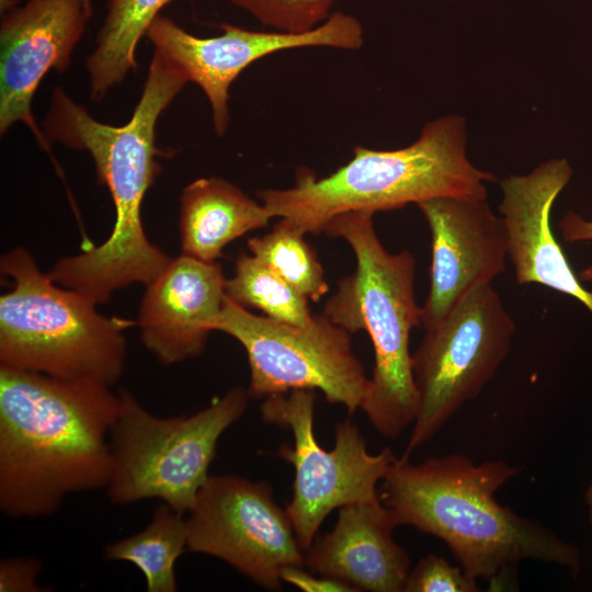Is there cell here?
I'll use <instances>...</instances> for the list:
<instances>
[{"mask_svg":"<svg viewBox=\"0 0 592 592\" xmlns=\"http://www.w3.org/2000/svg\"><path fill=\"white\" fill-rule=\"evenodd\" d=\"M172 1L175 0H109L95 47L86 61L93 101H102L110 89L137 69L139 41L162 8Z\"/></svg>","mask_w":592,"mask_h":592,"instance_id":"obj_19","label":"cell"},{"mask_svg":"<svg viewBox=\"0 0 592 592\" xmlns=\"http://www.w3.org/2000/svg\"><path fill=\"white\" fill-rule=\"evenodd\" d=\"M373 216L348 212L327 224L323 232L349 243L356 266L338 283L322 314L350 333H368L375 364L361 409L380 435L396 439L418 413L409 340L411 330L421 325L422 309L414 297L413 255L386 250Z\"/></svg>","mask_w":592,"mask_h":592,"instance_id":"obj_5","label":"cell"},{"mask_svg":"<svg viewBox=\"0 0 592 592\" xmlns=\"http://www.w3.org/2000/svg\"><path fill=\"white\" fill-rule=\"evenodd\" d=\"M208 329L229 334L243 346L251 398L320 390L328 402L353 414L367 394L369 378L353 353L350 332L325 314L314 315L308 326H293L251 314L226 295Z\"/></svg>","mask_w":592,"mask_h":592,"instance_id":"obj_8","label":"cell"},{"mask_svg":"<svg viewBox=\"0 0 592 592\" xmlns=\"http://www.w3.org/2000/svg\"><path fill=\"white\" fill-rule=\"evenodd\" d=\"M118 394L91 379L0 366V511L55 514L72 494L105 489Z\"/></svg>","mask_w":592,"mask_h":592,"instance_id":"obj_2","label":"cell"},{"mask_svg":"<svg viewBox=\"0 0 592 592\" xmlns=\"http://www.w3.org/2000/svg\"><path fill=\"white\" fill-rule=\"evenodd\" d=\"M270 210L220 178H202L180 197L179 230L182 254L215 263L224 248L249 231L265 227Z\"/></svg>","mask_w":592,"mask_h":592,"instance_id":"obj_18","label":"cell"},{"mask_svg":"<svg viewBox=\"0 0 592 592\" xmlns=\"http://www.w3.org/2000/svg\"><path fill=\"white\" fill-rule=\"evenodd\" d=\"M515 323L491 283L468 292L412 354L419 408L402 458L479 395L506 358Z\"/></svg>","mask_w":592,"mask_h":592,"instance_id":"obj_9","label":"cell"},{"mask_svg":"<svg viewBox=\"0 0 592 592\" xmlns=\"http://www.w3.org/2000/svg\"><path fill=\"white\" fill-rule=\"evenodd\" d=\"M397 527L380 498L340 508L333 528L316 537L305 565L357 591L401 592L410 572L407 551L392 538Z\"/></svg>","mask_w":592,"mask_h":592,"instance_id":"obj_17","label":"cell"},{"mask_svg":"<svg viewBox=\"0 0 592 592\" xmlns=\"http://www.w3.org/2000/svg\"><path fill=\"white\" fill-rule=\"evenodd\" d=\"M223 33L198 37L173 20L158 15L147 37L155 49L168 56L206 95L217 136L229 123V87L252 62L273 53L298 47L358 49L364 43L361 22L353 15L333 12L327 21L306 33L252 31L229 23Z\"/></svg>","mask_w":592,"mask_h":592,"instance_id":"obj_12","label":"cell"},{"mask_svg":"<svg viewBox=\"0 0 592 592\" xmlns=\"http://www.w3.org/2000/svg\"><path fill=\"white\" fill-rule=\"evenodd\" d=\"M431 231L430 289L421 307L425 330L439 325L468 292L505 267L504 224L487 198L443 196L417 204Z\"/></svg>","mask_w":592,"mask_h":592,"instance_id":"obj_14","label":"cell"},{"mask_svg":"<svg viewBox=\"0 0 592 592\" xmlns=\"http://www.w3.org/2000/svg\"><path fill=\"white\" fill-rule=\"evenodd\" d=\"M316 390L295 389L264 398V422L288 429L294 444L283 443L278 457L295 469L293 496L285 510L306 551L335 509L379 499L377 483L397 462L390 448L372 454L358 426L345 419L335 425V441L327 451L318 444L314 417Z\"/></svg>","mask_w":592,"mask_h":592,"instance_id":"obj_10","label":"cell"},{"mask_svg":"<svg viewBox=\"0 0 592 592\" xmlns=\"http://www.w3.org/2000/svg\"><path fill=\"white\" fill-rule=\"evenodd\" d=\"M226 277L221 266L184 254L146 285L138 327L143 344L164 365L198 356L208 322L221 309Z\"/></svg>","mask_w":592,"mask_h":592,"instance_id":"obj_16","label":"cell"},{"mask_svg":"<svg viewBox=\"0 0 592 592\" xmlns=\"http://www.w3.org/2000/svg\"><path fill=\"white\" fill-rule=\"evenodd\" d=\"M305 235L281 218L269 234L249 239L248 248L252 255L305 297L319 301L329 287L323 267Z\"/></svg>","mask_w":592,"mask_h":592,"instance_id":"obj_22","label":"cell"},{"mask_svg":"<svg viewBox=\"0 0 592 592\" xmlns=\"http://www.w3.org/2000/svg\"><path fill=\"white\" fill-rule=\"evenodd\" d=\"M92 14L91 0H27L1 12L2 136L12 124L23 123L53 159L50 143L32 112L33 96L49 70L68 69Z\"/></svg>","mask_w":592,"mask_h":592,"instance_id":"obj_13","label":"cell"},{"mask_svg":"<svg viewBox=\"0 0 592 592\" xmlns=\"http://www.w3.org/2000/svg\"><path fill=\"white\" fill-rule=\"evenodd\" d=\"M185 548L186 519L162 502L143 531L107 544L103 555L133 563L145 577L147 592H175V562Z\"/></svg>","mask_w":592,"mask_h":592,"instance_id":"obj_20","label":"cell"},{"mask_svg":"<svg viewBox=\"0 0 592 592\" xmlns=\"http://www.w3.org/2000/svg\"><path fill=\"white\" fill-rule=\"evenodd\" d=\"M585 503L588 505L589 521L592 527V482L585 491Z\"/></svg>","mask_w":592,"mask_h":592,"instance_id":"obj_28","label":"cell"},{"mask_svg":"<svg viewBox=\"0 0 592 592\" xmlns=\"http://www.w3.org/2000/svg\"><path fill=\"white\" fill-rule=\"evenodd\" d=\"M187 549L218 558L267 590H280L281 571L304 566L285 509L266 481L210 475L187 512Z\"/></svg>","mask_w":592,"mask_h":592,"instance_id":"obj_11","label":"cell"},{"mask_svg":"<svg viewBox=\"0 0 592 592\" xmlns=\"http://www.w3.org/2000/svg\"><path fill=\"white\" fill-rule=\"evenodd\" d=\"M572 177L570 163L553 159L524 175L501 181L499 206L508 255L520 284H540L579 300L592 314V291L573 272L550 226L553 205Z\"/></svg>","mask_w":592,"mask_h":592,"instance_id":"obj_15","label":"cell"},{"mask_svg":"<svg viewBox=\"0 0 592 592\" xmlns=\"http://www.w3.org/2000/svg\"><path fill=\"white\" fill-rule=\"evenodd\" d=\"M225 292L237 304L257 308L283 323L305 327L314 318L308 298L252 254L237 257Z\"/></svg>","mask_w":592,"mask_h":592,"instance_id":"obj_21","label":"cell"},{"mask_svg":"<svg viewBox=\"0 0 592 592\" xmlns=\"http://www.w3.org/2000/svg\"><path fill=\"white\" fill-rule=\"evenodd\" d=\"M304 566H287L281 571V579L305 592H355L351 584L332 577H316L303 569Z\"/></svg>","mask_w":592,"mask_h":592,"instance_id":"obj_26","label":"cell"},{"mask_svg":"<svg viewBox=\"0 0 592 592\" xmlns=\"http://www.w3.org/2000/svg\"><path fill=\"white\" fill-rule=\"evenodd\" d=\"M561 236L569 243H589L592 246V220L574 212H568L559 221ZM581 282L592 284V263L579 273Z\"/></svg>","mask_w":592,"mask_h":592,"instance_id":"obj_27","label":"cell"},{"mask_svg":"<svg viewBox=\"0 0 592 592\" xmlns=\"http://www.w3.org/2000/svg\"><path fill=\"white\" fill-rule=\"evenodd\" d=\"M189 82L163 53L153 49L141 95L130 119L122 126L96 121L60 87L53 90L42 129L52 144L87 150L98 180L107 186L115 208L113 230L101 246L56 262L47 273L95 305L135 283L149 284L170 263L144 230L141 205L161 171L156 160V124Z\"/></svg>","mask_w":592,"mask_h":592,"instance_id":"obj_1","label":"cell"},{"mask_svg":"<svg viewBox=\"0 0 592 592\" xmlns=\"http://www.w3.org/2000/svg\"><path fill=\"white\" fill-rule=\"evenodd\" d=\"M42 561L36 557L22 556L5 558L0 561L1 592H43L48 587L37 583L42 571Z\"/></svg>","mask_w":592,"mask_h":592,"instance_id":"obj_25","label":"cell"},{"mask_svg":"<svg viewBox=\"0 0 592 592\" xmlns=\"http://www.w3.org/2000/svg\"><path fill=\"white\" fill-rule=\"evenodd\" d=\"M264 26L286 33L310 32L332 14L338 0H228Z\"/></svg>","mask_w":592,"mask_h":592,"instance_id":"obj_23","label":"cell"},{"mask_svg":"<svg viewBox=\"0 0 592 592\" xmlns=\"http://www.w3.org/2000/svg\"><path fill=\"white\" fill-rule=\"evenodd\" d=\"M494 180L467 157L465 119L449 115L426 123L407 147L355 146L352 159L328 177L303 170L292 187L261 190L258 197L273 217L304 234H319L348 212L375 214L443 196L486 200V182Z\"/></svg>","mask_w":592,"mask_h":592,"instance_id":"obj_4","label":"cell"},{"mask_svg":"<svg viewBox=\"0 0 592 592\" xmlns=\"http://www.w3.org/2000/svg\"><path fill=\"white\" fill-rule=\"evenodd\" d=\"M405 592H477V580L462 567H453L444 558L428 555L410 570Z\"/></svg>","mask_w":592,"mask_h":592,"instance_id":"obj_24","label":"cell"},{"mask_svg":"<svg viewBox=\"0 0 592 592\" xmlns=\"http://www.w3.org/2000/svg\"><path fill=\"white\" fill-rule=\"evenodd\" d=\"M520 469L504 460L476 464L458 454L420 464L401 458L383 479L379 498L397 526L441 538L475 580L492 581L527 559L577 572L579 551L573 545L496 500V492Z\"/></svg>","mask_w":592,"mask_h":592,"instance_id":"obj_3","label":"cell"},{"mask_svg":"<svg viewBox=\"0 0 592 592\" xmlns=\"http://www.w3.org/2000/svg\"><path fill=\"white\" fill-rule=\"evenodd\" d=\"M12 289L0 297V363L66 379L112 386L122 376L126 341L80 293L54 282L22 247L1 257Z\"/></svg>","mask_w":592,"mask_h":592,"instance_id":"obj_6","label":"cell"},{"mask_svg":"<svg viewBox=\"0 0 592 592\" xmlns=\"http://www.w3.org/2000/svg\"><path fill=\"white\" fill-rule=\"evenodd\" d=\"M110 433L105 492L117 505L159 499L187 513L208 477L224 432L246 412L248 390L234 387L191 415L158 417L126 389Z\"/></svg>","mask_w":592,"mask_h":592,"instance_id":"obj_7","label":"cell"}]
</instances>
